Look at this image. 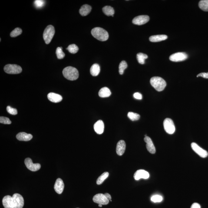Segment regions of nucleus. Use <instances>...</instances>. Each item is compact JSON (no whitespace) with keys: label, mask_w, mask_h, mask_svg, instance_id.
Masks as SVG:
<instances>
[{"label":"nucleus","mask_w":208,"mask_h":208,"mask_svg":"<svg viewBox=\"0 0 208 208\" xmlns=\"http://www.w3.org/2000/svg\"><path fill=\"white\" fill-rule=\"evenodd\" d=\"M91 33L94 38L101 41H104L108 39V32L103 29L97 27L91 30Z\"/></svg>","instance_id":"f257e3e1"},{"label":"nucleus","mask_w":208,"mask_h":208,"mask_svg":"<svg viewBox=\"0 0 208 208\" xmlns=\"http://www.w3.org/2000/svg\"><path fill=\"white\" fill-rule=\"evenodd\" d=\"M63 74L66 79L71 81L77 80L79 75L78 70L75 67L71 66L65 67L63 70Z\"/></svg>","instance_id":"f03ea898"},{"label":"nucleus","mask_w":208,"mask_h":208,"mask_svg":"<svg viewBox=\"0 0 208 208\" xmlns=\"http://www.w3.org/2000/svg\"><path fill=\"white\" fill-rule=\"evenodd\" d=\"M150 83L152 86L158 91H162L166 86V81L160 77H152L150 79Z\"/></svg>","instance_id":"7ed1b4c3"},{"label":"nucleus","mask_w":208,"mask_h":208,"mask_svg":"<svg viewBox=\"0 0 208 208\" xmlns=\"http://www.w3.org/2000/svg\"><path fill=\"white\" fill-rule=\"evenodd\" d=\"M55 34V29L53 26L49 25L46 28L44 31L43 37L44 41L47 44H49L53 38Z\"/></svg>","instance_id":"20e7f679"},{"label":"nucleus","mask_w":208,"mask_h":208,"mask_svg":"<svg viewBox=\"0 0 208 208\" xmlns=\"http://www.w3.org/2000/svg\"><path fill=\"white\" fill-rule=\"evenodd\" d=\"M4 71L8 74H18L21 73L22 69L17 64H8L4 66Z\"/></svg>","instance_id":"39448f33"},{"label":"nucleus","mask_w":208,"mask_h":208,"mask_svg":"<svg viewBox=\"0 0 208 208\" xmlns=\"http://www.w3.org/2000/svg\"><path fill=\"white\" fill-rule=\"evenodd\" d=\"M163 126L165 131L169 134H173L176 130L174 123L170 118H166L163 122Z\"/></svg>","instance_id":"423d86ee"},{"label":"nucleus","mask_w":208,"mask_h":208,"mask_svg":"<svg viewBox=\"0 0 208 208\" xmlns=\"http://www.w3.org/2000/svg\"><path fill=\"white\" fill-rule=\"evenodd\" d=\"M14 208H22L24 206L23 197L19 193H15L12 196Z\"/></svg>","instance_id":"0eeeda50"},{"label":"nucleus","mask_w":208,"mask_h":208,"mask_svg":"<svg viewBox=\"0 0 208 208\" xmlns=\"http://www.w3.org/2000/svg\"><path fill=\"white\" fill-rule=\"evenodd\" d=\"M188 58L187 54L183 52H178L172 54L169 57V59L172 61L180 62L185 61Z\"/></svg>","instance_id":"6e6552de"},{"label":"nucleus","mask_w":208,"mask_h":208,"mask_svg":"<svg viewBox=\"0 0 208 208\" xmlns=\"http://www.w3.org/2000/svg\"><path fill=\"white\" fill-rule=\"evenodd\" d=\"M93 200L95 203L102 205H107L110 201L106 197L105 195L102 193L96 194L93 197Z\"/></svg>","instance_id":"1a4fd4ad"},{"label":"nucleus","mask_w":208,"mask_h":208,"mask_svg":"<svg viewBox=\"0 0 208 208\" xmlns=\"http://www.w3.org/2000/svg\"><path fill=\"white\" fill-rule=\"evenodd\" d=\"M24 163L27 168L33 172L37 171L41 168V165L39 163L34 164L33 163L32 160L29 158L25 159Z\"/></svg>","instance_id":"9d476101"},{"label":"nucleus","mask_w":208,"mask_h":208,"mask_svg":"<svg viewBox=\"0 0 208 208\" xmlns=\"http://www.w3.org/2000/svg\"><path fill=\"white\" fill-rule=\"evenodd\" d=\"M191 145L193 150L200 157L204 158L207 157L208 153L207 151L199 147L196 143H192Z\"/></svg>","instance_id":"9b49d317"},{"label":"nucleus","mask_w":208,"mask_h":208,"mask_svg":"<svg viewBox=\"0 0 208 208\" xmlns=\"http://www.w3.org/2000/svg\"><path fill=\"white\" fill-rule=\"evenodd\" d=\"M150 18L148 15H141L135 17L133 19L132 22L133 24L137 25H142L148 22Z\"/></svg>","instance_id":"f8f14e48"},{"label":"nucleus","mask_w":208,"mask_h":208,"mask_svg":"<svg viewBox=\"0 0 208 208\" xmlns=\"http://www.w3.org/2000/svg\"><path fill=\"white\" fill-rule=\"evenodd\" d=\"M150 176L148 172L143 170H137L135 173L134 178L135 180H138L141 179H148Z\"/></svg>","instance_id":"ddd939ff"},{"label":"nucleus","mask_w":208,"mask_h":208,"mask_svg":"<svg viewBox=\"0 0 208 208\" xmlns=\"http://www.w3.org/2000/svg\"><path fill=\"white\" fill-rule=\"evenodd\" d=\"M144 141L146 144V147L148 151L152 154H154L156 152V149L150 137H145Z\"/></svg>","instance_id":"4468645a"},{"label":"nucleus","mask_w":208,"mask_h":208,"mask_svg":"<svg viewBox=\"0 0 208 208\" xmlns=\"http://www.w3.org/2000/svg\"><path fill=\"white\" fill-rule=\"evenodd\" d=\"M64 183L61 179H57L54 186V189L55 191L58 194H61L64 189Z\"/></svg>","instance_id":"2eb2a0df"},{"label":"nucleus","mask_w":208,"mask_h":208,"mask_svg":"<svg viewBox=\"0 0 208 208\" xmlns=\"http://www.w3.org/2000/svg\"><path fill=\"white\" fill-rule=\"evenodd\" d=\"M2 204L5 208H14L12 196H7L2 199Z\"/></svg>","instance_id":"dca6fc26"},{"label":"nucleus","mask_w":208,"mask_h":208,"mask_svg":"<svg viewBox=\"0 0 208 208\" xmlns=\"http://www.w3.org/2000/svg\"><path fill=\"white\" fill-rule=\"evenodd\" d=\"M126 149V143L124 140H120L117 143L116 152L119 156H121L124 154Z\"/></svg>","instance_id":"f3484780"},{"label":"nucleus","mask_w":208,"mask_h":208,"mask_svg":"<svg viewBox=\"0 0 208 208\" xmlns=\"http://www.w3.org/2000/svg\"><path fill=\"white\" fill-rule=\"evenodd\" d=\"M94 131L98 134H101L104 130V124L101 120H98L94 125Z\"/></svg>","instance_id":"a211bd4d"},{"label":"nucleus","mask_w":208,"mask_h":208,"mask_svg":"<svg viewBox=\"0 0 208 208\" xmlns=\"http://www.w3.org/2000/svg\"><path fill=\"white\" fill-rule=\"evenodd\" d=\"M48 97L49 101L54 103L60 102L63 100V97L61 95L54 93H49Z\"/></svg>","instance_id":"6ab92c4d"},{"label":"nucleus","mask_w":208,"mask_h":208,"mask_svg":"<svg viewBox=\"0 0 208 208\" xmlns=\"http://www.w3.org/2000/svg\"><path fill=\"white\" fill-rule=\"evenodd\" d=\"M16 138L21 141H29L32 138V135L25 132H20L17 135Z\"/></svg>","instance_id":"aec40b11"},{"label":"nucleus","mask_w":208,"mask_h":208,"mask_svg":"<svg viewBox=\"0 0 208 208\" xmlns=\"http://www.w3.org/2000/svg\"><path fill=\"white\" fill-rule=\"evenodd\" d=\"M92 8L90 5L84 4L80 9L79 12L82 16H85L88 15L91 12Z\"/></svg>","instance_id":"412c9836"},{"label":"nucleus","mask_w":208,"mask_h":208,"mask_svg":"<svg viewBox=\"0 0 208 208\" xmlns=\"http://www.w3.org/2000/svg\"><path fill=\"white\" fill-rule=\"evenodd\" d=\"M167 36L165 35H157L152 36L149 38V40L152 42H158L164 41L167 39Z\"/></svg>","instance_id":"4be33fe9"},{"label":"nucleus","mask_w":208,"mask_h":208,"mask_svg":"<svg viewBox=\"0 0 208 208\" xmlns=\"http://www.w3.org/2000/svg\"><path fill=\"white\" fill-rule=\"evenodd\" d=\"M99 96L101 97H107L111 94L110 90L107 87H103L101 89L98 93Z\"/></svg>","instance_id":"5701e85b"},{"label":"nucleus","mask_w":208,"mask_h":208,"mask_svg":"<svg viewBox=\"0 0 208 208\" xmlns=\"http://www.w3.org/2000/svg\"><path fill=\"white\" fill-rule=\"evenodd\" d=\"M100 67L97 64H94L91 66L90 68V73L93 76L96 77L100 73Z\"/></svg>","instance_id":"b1692460"},{"label":"nucleus","mask_w":208,"mask_h":208,"mask_svg":"<svg viewBox=\"0 0 208 208\" xmlns=\"http://www.w3.org/2000/svg\"><path fill=\"white\" fill-rule=\"evenodd\" d=\"M103 13L107 16H112L114 15V11L112 7L110 6H106L103 8Z\"/></svg>","instance_id":"393cba45"},{"label":"nucleus","mask_w":208,"mask_h":208,"mask_svg":"<svg viewBox=\"0 0 208 208\" xmlns=\"http://www.w3.org/2000/svg\"><path fill=\"white\" fill-rule=\"evenodd\" d=\"M137 58L138 61L139 63L143 64H145V60L148 58L147 54L142 53H139L137 54Z\"/></svg>","instance_id":"a878e982"},{"label":"nucleus","mask_w":208,"mask_h":208,"mask_svg":"<svg viewBox=\"0 0 208 208\" xmlns=\"http://www.w3.org/2000/svg\"><path fill=\"white\" fill-rule=\"evenodd\" d=\"M199 5L201 9L208 11V0H202L199 2Z\"/></svg>","instance_id":"bb28decb"},{"label":"nucleus","mask_w":208,"mask_h":208,"mask_svg":"<svg viewBox=\"0 0 208 208\" xmlns=\"http://www.w3.org/2000/svg\"><path fill=\"white\" fill-rule=\"evenodd\" d=\"M109 176V173L107 172H105L101 175L98 178L97 180V185H101L104 182V180L107 179Z\"/></svg>","instance_id":"cd10ccee"},{"label":"nucleus","mask_w":208,"mask_h":208,"mask_svg":"<svg viewBox=\"0 0 208 208\" xmlns=\"http://www.w3.org/2000/svg\"><path fill=\"white\" fill-rule=\"evenodd\" d=\"M66 49L68 50L71 53L74 54L78 52L79 48L75 44H72L66 48Z\"/></svg>","instance_id":"c85d7f7f"},{"label":"nucleus","mask_w":208,"mask_h":208,"mask_svg":"<svg viewBox=\"0 0 208 208\" xmlns=\"http://www.w3.org/2000/svg\"><path fill=\"white\" fill-rule=\"evenodd\" d=\"M128 65L125 61H123L120 63L119 66V72L120 74H123L124 73V70L127 68Z\"/></svg>","instance_id":"c756f323"},{"label":"nucleus","mask_w":208,"mask_h":208,"mask_svg":"<svg viewBox=\"0 0 208 208\" xmlns=\"http://www.w3.org/2000/svg\"><path fill=\"white\" fill-rule=\"evenodd\" d=\"M56 54L58 59H62L65 56V54L63 51L62 47H58L56 50Z\"/></svg>","instance_id":"7c9ffc66"},{"label":"nucleus","mask_w":208,"mask_h":208,"mask_svg":"<svg viewBox=\"0 0 208 208\" xmlns=\"http://www.w3.org/2000/svg\"><path fill=\"white\" fill-rule=\"evenodd\" d=\"M128 117L131 120V121H137L140 118V115L137 113L130 112L128 114Z\"/></svg>","instance_id":"2f4dec72"},{"label":"nucleus","mask_w":208,"mask_h":208,"mask_svg":"<svg viewBox=\"0 0 208 208\" xmlns=\"http://www.w3.org/2000/svg\"><path fill=\"white\" fill-rule=\"evenodd\" d=\"M22 33V30L20 28H16L11 32L10 36L11 37H16L21 35Z\"/></svg>","instance_id":"473e14b6"},{"label":"nucleus","mask_w":208,"mask_h":208,"mask_svg":"<svg viewBox=\"0 0 208 208\" xmlns=\"http://www.w3.org/2000/svg\"><path fill=\"white\" fill-rule=\"evenodd\" d=\"M45 1L42 0H36L34 1V5L36 8L40 9L42 8L45 5Z\"/></svg>","instance_id":"72a5a7b5"},{"label":"nucleus","mask_w":208,"mask_h":208,"mask_svg":"<svg viewBox=\"0 0 208 208\" xmlns=\"http://www.w3.org/2000/svg\"><path fill=\"white\" fill-rule=\"evenodd\" d=\"M152 201L156 203V202H160L163 200V198L161 196L159 195H155L152 196L151 198Z\"/></svg>","instance_id":"f704fd0d"},{"label":"nucleus","mask_w":208,"mask_h":208,"mask_svg":"<svg viewBox=\"0 0 208 208\" xmlns=\"http://www.w3.org/2000/svg\"><path fill=\"white\" fill-rule=\"evenodd\" d=\"M7 111L9 114H12V115H16L18 114V111H17V109L12 108L10 106L7 107Z\"/></svg>","instance_id":"c9c22d12"},{"label":"nucleus","mask_w":208,"mask_h":208,"mask_svg":"<svg viewBox=\"0 0 208 208\" xmlns=\"http://www.w3.org/2000/svg\"><path fill=\"white\" fill-rule=\"evenodd\" d=\"M0 123L4 124H11V121L8 118L1 117H0Z\"/></svg>","instance_id":"e433bc0d"},{"label":"nucleus","mask_w":208,"mask_h":208,"mask_svg":"<svg viewBox=\"0 0 208 208\" xmlns=\"http://www.w3.org/2000/svg\"><path fill=\"white\" fill-rule=\"evenodd\" d=\"M133 97L135 98L137 100H141L142 99V96L141 93H135L133 94Z\"/></svg>","instance_id":"4c0bfd02"},{"label":"nucleus","mask_w":208,"mask_h":208,"mask_svg":"<svg viewBox=\"0 0 208 208\" xmlns=\"http://www.w3.org/2000/svg\"><path fill=\"white\" fill-rule=\"evenodd\" d=\"M196 77H202L204 78L208 79V73H202L198 74Z\"/></svg>","instance_id":"58836bf2"},{"label":"nucleus","mask_w":208,"mask_h":208,"mask_svg":"<svg viewBox=\"0 0 208 208\" xmlns=\"http://www.w3.org/2000/svg\"><path fill=\"white\" fill-rule=\"evenodd\" d=\"M190 208H201L200 205L197 203H193Z\"/></svg>","instance_id":"ea45409f"},{"label":"nucleus","mask_w":208,"mask_h":208,"mask_svg":"<svg viewBox=\"0 0 208 208\" xmlns=\"http://www.w3.org/2000/svg\"><path fill=\"white\" fill-rule=\"evenodd\" d=\"M104 195H105L106 197L107 198V199H108L109 201L111 200V196H110V194H109L108 193H105V194H104Z\"/></svg>","instance_id":"a19ab883"},{"label":"nucleus","mask_w":208,"mask_h":208,"mask_svg":"<svg viewBox=\"0 0 208 208\" xmlns=\"http://www.w3.org/2000/svg\"><path fill=\"white\" fill-rule=\"evenodd\" d=\"M98 206H99V207H102V204H99Z\"/></svg>","instance_id":"79ce46f5"}]
</instances>
